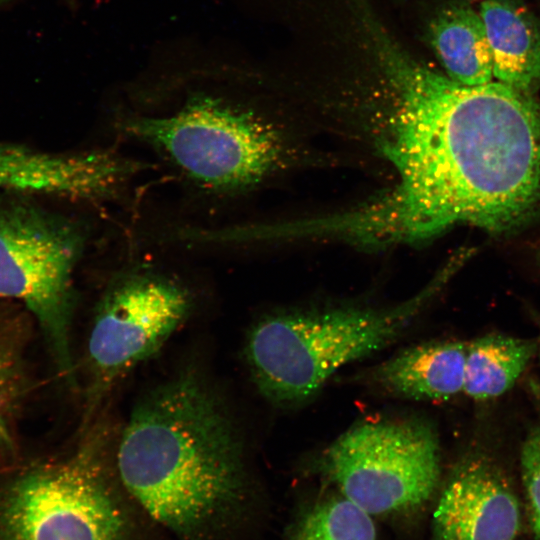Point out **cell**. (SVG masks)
Wrapping results in <instances>:
<instances>
[{
    "instance_id": "cell-1",
    "label": "cell",
    "mask_w": 540,
    "mask_h": 540,
    "mask_svg": "<svg viewBox=\"0 0 540 540\" xmlns=\"http://www.w3.org/2000/svg\"><path fill=\"white\" fill-rule=\"evenodd\" d=\"M374 34L394 96L383 149L397 184L361 208L305 221L304 232L380 245L458 224L506 234L540 216V104L498 81L458 83Z\"/></svg>"
},
{
    "instance_id": "cell-2",
    "label": "cell",
    "mask_w": 540,
    "mask_h": 540,
    "mask_svg": "<svg viewBox=\"0 0 540 540\" xmlns=\"http://www.w3.org/2000/svg\"><path fill=\"white\" fill-rule=\"evenodd\" d=\"M116 466L126 491L184 540H200L220 528L247 491L235 425L194 373L158 385L134 406Z\"/></svg>"
},
{
    "instance_id": "cell-3",
    "label": "cell",
    "mask_w": 540,
    "mask_h": 540,
    "mask_svg": "<svg viewBox=\"0 0 540 540\" xmlns=\"http://www.w3.org/2000/svg\"><path fill=\"white\" fill-rule=\"evenodd\" d=\"M220 68H190L133 83L110 112L111 129L153 154L188 196L214 208L262 181L280 143L236 100Z\"/></svg>"
},
{
    "instance_id": "cell-4",
    "label": "cell",
    "mask_w": 540,
    "mask_h": 540,
    "mask_svg": "<svg viewBox=\"0 0 540 540\" xmlns=\"http://www.w3.org/2000/svg\"><path fill=\"white\" fill-rule=\"evenodd\" d=\"M437 287L390 308L283 311L261 317L244 345L255 387L277 406L307 401L339 369L398 339Z\"/></svg>"
},
{
    "instance_id": "cell-5",
    "label": "cell",
    "mask_w": 540,
    "mask_h": 540,
    "mask_svg": "<svg viewBox=\"0 0 540 540\" xmlns=\"http://www.w3.org/2000/svg\"><path fill=\"white\" fill-rule=\"evenodd\" d=\"M0 195V297L19 301L36 319L61 374L73 378L70 331L75 272L90 241L82 219L46 207L37 195Z\"/></svg>"
},
{
    "instance_id": "cell-6",
    "label": "cell",
    "mask_w": 540,
    "mask_h": 540,
    "mask_svg": "<svg viewBox=\"0 0 540 540\" xmlns=\"http://www.w3.org/2000/svg\"><path fill=\"white\" fill-rule=\"evenodd\" d=\"M318 471L371 516L407 514L425 504L438 485L439 441L419 420L365 421L323 451Z\"/></svg>"
},
{
    "instance_id": "cell-7",
    "label": "cell",
    "mask_w": 540,
    "mask_h": 540,
    "mask_svg": "<svg viewBox=\"0 0 540 540\" xmlns=\"http://www.w3.org/2000/svg\"><path fill=\"white\" fill-rule=\"evenodd\" d=\"M192 305L189 286L152 263L129 265L110 279L88 337L90 413L126 373L160 351Z\"/></svg>"
},
{
    "instance_id": "cell-8",
    "label": "cell",
    "mask_w": 540,
    "mask_h": 540,
    "mask_svg": "<svg viewBox=\"0 0 540 540\" xmlns=\"http://www.w3.org/2000/svg\"><path fill=\"white\" fill-rule=\"evenodd\" d=\"M519 529L517 498L484 458L458 467L433 513L434 540H515Z\"/></svg>"
},
{
    "instance_id": "cell-9",
    "label": "cell",
    "mask_w": 540,
    "mask_h": 540,
    "mask_svg": "<svg viewBox=\"0 0 540 540\" xmlns=\"http://www.w3.org/2000/svg\"><path fill=\"white\" fill-rule=\"evenodd\" d=\"M113 182V165L100 147L50 152L0 143V189L95 204Z\"/></svg>"
},
{
    "instance_id": "cell-10",
    "label": "cell",
    "mask_w": 540,
    "mask_h": 540,
    "mask_svg": "<svg viewBox=\"0 0 540 540\" xmlns=\"http://www.w3.org/2000/svg\"><path fill=\"white\" fill-rule=\"evenodd\" d=\"M467 344L434 341L409 347L376 366L369 379L396 397L437 401L463 392Z\"/></svg>"
},
{
    "instance_id": "cell-11",
    "label": "cell",
    "mask_w": 540,
    "mask_h": 540,
    "mask_svg": "<svg viewBox=\"0 0 540 540\" xmlns=\"http://www.w3.org/2000/svg\"><path fill=\"white\" fill-rule=\"evenodd\" d=\"M484 22L493 61V77L532 95L540 88V20L519 0H483Z\"/></svg>"
},
{
    "instance_id": "cell-12",
    "label": "cell",
    "mask_w": 540,
    "mask_h": 540,
    "mask_svg": "<svg viewBox=\"0 0 540 540\" xmlns=\"http://www.w3.org/2000/svg\"><path fill=\"white\" fill-rule=\"evenodd\" d=\"M429 43L452 80L476 86L493 81V61L479 10L456 3L440 10L428 28Z\"/></svg>"
},
{
    "instance_id": "cell-13",
    "label": "cell",
    "mask_w": 540,
    "mask_h": 540,
    "mask_svg": "<svg viewBox=\"0 0 540 540\" xmlns=\"http://www.w3.org/2000/svg\"><path fill=\"white\" fill-rule=\"evenodd\" d=\"M536 351L530 340L500 334L467 344L463 392L475 400L498 397L510 389Z\"/></svg>"
},
{
    "instance_id": "cell-14",
    "label": "cell",
    "mask_w": 540,
    "mask_h": 540,
    "mask_svg": "<svg viewBox=\"0 0 540 540\" xmlns=\"http://www.w3.org/2000/svg\"><path fill=\"white\" fill-rule=\"evenodd\" d=\"M285 540H377L372 516L336 493L309 505Z\"/></svg>"
},
{
    "instance_id": "cell-15",
    "label": "cell",
    "mask_w": 540,
    "mask_h": 540,
    "mask_svg": "<svg viewBox=\"0 0 540 540\" xmlns=\"http://www.w3.org/2000/svg\"><path fill=\"white\" fill-rule=\"evenodd\" d=\"M12 320L0 317V462L14 450L15 423L27 392L22 334Z\"/></svg>"
},
{
    "instance_id": "cell-16",
    "label": "cell",
    "mask_w": 540,
    "mask_h": 540,
    "mask_svg": "<svg viewBox=\"0 0 540 540\" xmlns=\"http://www.w3.org/2000/svg\"><path fill=\"white\" fill-rule=\"evenodd\" d=\"M521 470L533 528L540 538V427L524 441Z\"/></svg>"
}]
</instances>
